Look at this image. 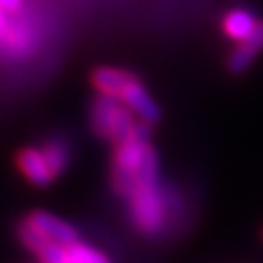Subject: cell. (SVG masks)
Instances as JSON below:
<instances>
[{
    "instance_id": "obj_3",
    "label": "cell",
    "mask_w": 263,
    "mask_h": 263,
    "mask_svg": "<svg viewBox=\"0 0 263 263\" xmlns=\"http://www.w3.org/2000/svg\"><path fill=\"white\" fill-rule=\"evenodd\" d=\"M26 221L49 241L61 243V245L66 247L79 241V230L73 225L66 223L64 219L57 218V216L46 212V210H35L26 218Z\"/></svg>"
},
{
    "instance_id": "obj_2",
    "label": "cell",
    "mask_w": 263,
    "mask_h": 263,
    "mask_svg": "<svg viewBox=\"0 0 263 263\" xmlns=\"http://www.w3.org/2000/svg\"><path fill=\"white\" fill-rule=\"evenodd\" d=\"M91 124L101 137H106L119 144L130 137H137V124L134 115L121 106L115 97L101 95L91 108Z\"/></svg>"
},
{
    "instance_id": "obj_12",
    "label": "cell",
    "mask_w": 263,
    "mask_h": 263,
    "mask_svg": "<svg viewBox=\"0 0 263 263\" xmlns=\"http://www.w3.org/2000/svg\"><path fill=\"white\" fill-rule=\"evenodd\" d=\"M22 0H0V8L6 9V11H16L21 9Z\"/></svg>"
},
{
    "instance_id": "obj_11",
    "label": "cell",
    "mask_w": 263,
    "mask_h": 263,
    "mask_svg": "<svg viewBox=\"0 0 263 263\" xmlns=\"http://www.w3.org/2000/svg\"><path fill=\"white\" fill-rule=\"evenodd\" d=\"M68 249H70V254L75 263H111L106 254L99 252L97 249L86 245V243L75 241Z\"/></svg>"
},
{
    "instance_id": "obj_8",
    "label": "cell",
    "mask_w": 263,
    "mask_h": 263,
    "mask_svg": "<svg viewBox=\"0 0 263 263\" xmlns=\"http://www.w3.org/2000/svg\"><path fill=\"white\" fill-rule=\"evenodd\" d=\"M258 18L254 16L252 11L247 9H232L227 13V16L223 18V31L227 37H230L232 41H245L249 35L252 33V29L258 24Z\"/></svg>"
},
{
    "instance_id": "obj_6",
    "label": "cell",
    "mask_w": 263,
    "mask_h": 263,
    "mask_svg": "<svg viewBox=\"0 0 263 263\" xmlns=\"http://www.w3.org/2000/svg\"><path fill=\"white\" fill-rule=\"evenodd\" d=\"M263 49V22H258L256 28L245 41L239 42L238 48L229 55V70L232 73H241L254 62L256 55Z\"/></svg>"
},
{
    "instance_id": "obj_1",
    "label": "cell",
    "mask_w": 263,
    "mask_h": 263,
    "mask_svg": "<svg viewBox=\"0 0 263 263\" xmlns=\"http://www.w3.org/2000/svg\"><path fill=\"white\" fill-rule=\"evenodd\" d=\"M132 218L143 232L156 234L164 219L163 197L156 174H139L130 192Z\"/></svg>"
},
{
    "instance_id": "obj_9",
    "label": "cell",
    "mask_w": 263,
    "mask_h": 263,
    "mask_svg": "<svg viewBox=\"0 0 263 263\" xmlns=\"http://www.w3.org/2000/svg\"><path fill=\"white\" fill-rule=\"evenodd\" d=\"M42 154H44L53 176L55 177L61 176L66 170V166H68V161H70V154H68L66 144H62L59 139L49 141V143H46V146L42 148Z\"/></svg>"
},
{
    "instance_id": "obj_7",
    "label": "cell",
    "mask_w": 263,
    "mask_h": 263,
    "mask_svg": "<svg viewBox=\"0 0 263 263\" xmlns=\"http://www.w3.org/2000/svg\"><path fill=\"white\" fill-rule=\"evenodd\" d=\"M132 77H134V73H128V71L119 70V68H111V66H103V68H97L93 71L91 82L101 91V95L119 99L121 91L132 81Z\"/></svg>"
},
{
    "instance_id": "obj_4",
    "label": "cell",
    "mask_w": 263,
    "mask_h": 263,
    "mask_svg": "<svg viewBox=\"0 0 263 263\" xmlns=\"http://www.w3.org/2000/svg\"><path fill=\"white\" fill-rule=\"evenodd\" d=\"M119 99L143 121V123L156 124L157 121H159V117H161L159 106H157L156 101L148 95V91L144 90V86L141 84V81L136 75L132 77V81L128 82L126 86H124V90L121 91Z\"/></svg>"
},
{
    "instance_id": "obj_10",
    "label": "cell",
    "mask_w": 263,
    "mask_h": 263,
    "mask_svg": "<svg viewBox=\"0 0 263 263\" xmlns=\"http://www.w3.org/2000/svg\"><path fill=\"white\" fill-rule=\"evenodd\" d=\"M35 254L41 259V263H75L70 249L55 241H46Z\"/></svg>"
},
{
    "instance_id": "obj_5",
    "label": "cell",
    "mask_w": 263,
    "mask_h": 263,
    "mask_svg": "<svg viewBox=\"0 0 263 263\" xmlns=\"http://www.w3.org/2000/svg\"><path fill=\"white\" fill-rule=\"evenodd\" d=\"M16 163H18V168L22 170L26 179L29 183H33L35 186H48L55 179L53 172L49 168V164L46 161L42 150H37V148H31V146L24 148V150L18 152Z\"/></svg>"
}]
</instances>
